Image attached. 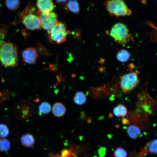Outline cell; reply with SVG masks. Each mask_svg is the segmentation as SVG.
Segmentation results:
<instances>
[{
    "instance_id": "8fae6325",
    "label": "cell",
    "mask_w": 157,
    "mask_h": 157,
    "mask_svg": "<svg viewBox=\"0 0 157 157\" xmlns=\"http://www.w3.org/2000/svg\"><path fill=\"white\" fill-rule=\"evenodd\" d=\"M20 141L24 146L28 148L32 147L35 143L34 136L29 133H27L22 135L21 137Z\"/></svg>"
},
{
    "instance_id": "e0dca14e",
    "label": "cell",
    "mask_w": 157,
    "mask_h": 157,
    "mask_svg": "<svg viewBox=\"0 0 157 157\" xmlns=\"http://www.w3.org/2000/svg\"><path fill=\"white\" fill-rule=\"evenodd\" d=\"M20 1L18 0H8L5 1V4L6 7L9 10L13 11L17 10L20 6Z\"/></svg>"
},
{
    "instance_id": "7402d4cb",
    "label": "cell",
    "mask_w": 157,
    "mask_h": 157,
    "mask_svg": "<svg viewBox=\"0 0 157 157\" xmlns=\"http://www.w3.org/2000/svg\"><path fill=\"white\" fill-rule=\"evenodd\" d=\"M114 157H127V154L126 151L121 147H117L114 153Z\"/></svg>"
},
{
    "instance_id": "9a60e30c",
    "label": "cell",
    "mask_w": 157,
    "mask_h": 157,
    "mask_svg": "<svg viewBox=\"0 0 157 157\" xmlns=\"http://www.w3.org/2000/svg\"><path fill=\"white\" fill-rule=\"evenodd\" d=\"M73 100L76 104L82 105L85 103L86 97L84 93L82 92L78 91L75 94Z\"/></svg>"
},
{
    "instance_id": "4fadbf2b",
    "label": "cell",
    "mask_w": 157,
    "mask_h": 157,
    "mask_svg": "<svg viewBox=\"0 0 157 157\" xmlns=\"http://www.w3.org/2000/svg\"><path fill=\"white\" fill-rule=\"evenodd\" d=\"M68 10L75 14H78L80 10L79 3L76 0L68 1L66 4Z\"/></svg>"
},
{
    "instance_id": "7c38bea8",
    "label": "cell",
    "mask_w": 157,
    "mask_h": 157,
    "mask_svg": "<svg viewBox=\"0 0 157 157\" xmlns=\"http://www.w3.org/2000/svg\"><path fill=\"white\" fill-rule=\"evenodd\" d=\"M127 132L129 136L133 139H136L142 135L140 129L134 125H130L128 126Z\"/></svg>"
},
{
    "instance_id": "6da1fadb",
    "label": "cell",
    "mask_w": 157,
    "mask_h": 157,
    "mask_svg": "<svg viewBox=\"0 0 157 157\" xmlns=\"http://www.w3.org/2000/svg\"><path fill=\"white\" fill-rule=\"evenodd\" d=\"M0 63L5 67H15L18 65L17 47L13 43L4 41L0 45Z\"/></svg>"
},
{
    "instance_id": "44dd1931",
    "label": "cell",
    "mask_w": 157,
    "mask_h": 157,
    "mask_svg": "<svg viewBox=\"0 0 157 157\" xmlns=\"http://www.w3.org/2000/svg\"><path fill=\"white\" fill-rule=\"evenodd\" d=\"M149 151L151 153L157 154V139H154L148 142L147 145Z\"/></svg>"
},
{
    "instance_id": "d6986e66",
    "label": "cell",
    "mask_w": 157,
    "mask_h": 157,
    "mask_svg": "<svg viewBox=\"0 0 157 157\" xmlns=\"http://www.w3.org/2000/svg\"><path fill=\"white\" fill-rule=\"evenodd\" d=\"M8 26L5 24H0V45L4 42L3 40L7 35Z\"/></svg>"
},
{
    "instance_id": "2e32d148",
    "label": "cell",
    "mask_w": 157,
    "mask_h": 157,
    "mask_svg": "<svg viewBox=\"0 0 157 157\" xmlns=\"http://www.w3.org/2000/svg\"><path fill=\"white\" fill-rule=\"evenodd\" d=\"M51 110L50 104L46 101L42 102L39 106V111L40 114H48L51 112Z\"/></svg>"
},
{
    "instance_id": "d4e9b609",
    "label": "cell",
    "mask_w": 157,
    "mask_h": 157,
    "mask_svg": "<svg viewBox=\"0 0 157 157\" xmlns=\"http://www.w3.org/2000/svg\"><path fill=\"white\" fill-rule=\"evenodd\" d=\"M106 149L105 148L101 147L99 150V154L100 157H103L105 155Z\"/></svg>"
},
{
    "instance_id": "5bb4252c",
    "label": "cell",
    "mask_w": 157,
    "mask_h": 157,
    "mask_svg": "<svg viewBox=\"0 0 157 157\" xmlns=\"http://www.w3.org/2000/svg\"><path fill=\"white\" fill-rule=\"evenodd\" d=\"M130 58V54L126 50L123 49L119 50L116 54L117 59L121 63L127 61Z\"/></svg>"
},
{
    "instance_id": "cb8c5ba5",
    "label": "cell",
    "mask_w": 157,
    "mask_h": 157,
    "mask_svg": "<svg viewBox=\"0 0 157 157\" xmlns=\"http://www.w3.org/2000/svg\"><path fill=\"white\" fill-rule=\"evenodd\" d=\"M113 111L114 115L116 117H121V110L118 105L114 108Z\"/></svg>"
},
{
    "instance_id": "30bf717a",
    "label": "cell",
    "mask_w": 157,
    "mask_h": 157,
    "mask_svg": "<svg viewBox=\"0 0 157 157\" xmlns=\"http://www.w3.org/2000/svg\"><path fill=\"white\" fill-rule=\"evenodd\" d=\"M52 111L53 115L58 118H60L65 114L66 109L65 105L60 102H56L53 105Z\"/></svg>"
},
{
    "instance_id": "7a4b0ae2",
    "label": "cell",
    "mask_w": 157,
    "mask_h": 157,
    "mask_svg": "<svg viewBox=\"0 0 157 157\" xmlns=\"http://www.w3.org/2000/svg\"><path fill=\"white\" fill-rule=\"evenodd\" d=\"M35 10L34 7L28 4L25 9L18 14L21 22L30 30H38L42 28L38 16L36 13H34Z\"/></svg>"
},
{
    "instance_id": "4316f807",
    "label": "cell",
    "mask_w": 157,
    "mask_h": 157,
    "mask_svg": "<svg viewBox=\"0 0 157 157\" xmlns=\"http://www.w3.org/2000/svg\"><path fill=\"white\" fill-rule=\"evenodd\" d=\"M122 123L124 124H129V122L128 120L126 118L123 119L122 120Z\"/></svg>"
},
{
    "instance_id": "5b68a950",
    "label": "cell",
    "mask_w": 157,
    "mask_h": 157,
    "mask_svg": "<svg viewBox=\"0 0 157 157\" xmlns=\"http://www.w3.org/2000/svg\"><path fill=\"white\" fill-rule=\"evenodd\" d=\"M139 72L133 71L124 74L120 77V85L123 92L126 93L135 88L140 82Z\"/></svg>"
},
{
    "instance_id": "ffe728a7",
    "label": "cell",
    "mask_w": 157,
    "mask_h": 157,
    "mask_svg": "<svg viewBox=\"0 0 157 157\" xmlns=\"http://www.w3.org/2000/svg\"><path fill=\"white\" fill-rule=\"evenodd\" d=\"M9 130L8 126L3 123L0 124V138H5L9 134Z\"/></svg>"
},
{
    "instance_id": "ba28073f",
    "label": "cell",
    "mask_w": 157,
    "mask_h": 157,
    "mask_svg": "<svg viewBox=\"0 0 157 157\" xmlns=\"http://www.w3.org/2000/svg\"><path fill=\"white\" fill-rule=\"evenodd\" d=\"M21 55L23 61L28 64H34L39 56L38 53L35 47H28L21 52Z\"/></svg>"
},
{
    "instance_id": "277c9868",
    "label": "cell",
    "mask_w": 157,
    "mask_h": 157,
    "mask_svg": "<svg viewBox=\"0 0 157 157\" xmlns=\"http://www.w3.org/2000/svg\"><path fill=\"white\" fill-rule=\"evenodd\" d=\"M104 5L107 11L112 16H123L130 15L132 13L123 0L108 1L104 3Z\"/></svg>"
},
{
    "instance_id": "603a6c76",
    "label": "cell",
    "mask_w": 157,
    "mask_h": 157,
    "mask_svg": "<svg viewBox=\"0 0 157 157\" xmlns=\"http://www.w3.org/2000/svg\"><path fill=\"white\" fill-rule=\"evenodd\" d=\"M118 105L120 109L121 117L125 116L127 112L126 107L124 105L122 104H119Z\"/></svg>"
},
{
    "instance_id": "ac0fdd59",
    "label": "cell",
    "mask_w": 157,
    "mask_h": 157,
    "mask_svg": "<svg viewBox=\"0 0 157 157\" xmlns=\"http://www.w3.org/2000/svg\"><path fill=\"white\" fill-rule=\"evenodd\" d=\"M10 147V144L8 140L5 138H0V151H8Z\"/></svg>"
},
{
    "instance_id": "3957f363",
    "label": "cell",
    "mask_w": 157,
    "mask_h": 157,
    "mask_svg": "<svg viewBox=\"0 0 157 157\" xmlns=\"http://www.w3.org/2000/svg\"><path fill=\"white\" fill-rule=\"evenodd\" d=\"M70 33L65 23L58 21L50 30L48 31V39L51 43L61 44L66 40Z\"/></svg>"
},
{
    "instance_id": "484cf974",
    "label": "cell",
    "mask_w": 157,
    "mask_h": 157,
    "mask_svg": "<svg viewBox=\"0 0 157 157\" xmlns=\"http://www.w3.org/2000/svg\"><path fill=\"white\" fill-rule=\"evenodd\" d=\"M57 2L61 4L65 5L66 4L68 1L67 0H57Z\"/></svg>"
},
{
    "instance_id": "8992f818",
    "label": "cell",
    "mask_w": 157,
    "mask_h": 157,
    "mask_svg": "<svg viewBox=\"0 0 157 157\" xmlns=\"http://www.w3.org/2000/svg\"><path fill=\"white\" fill-rule=\"evenodd\" d=\"M110 35L115 41L123 44L127 43L130 37L127 27L121 23H116L112 26Z\"/></svg>"
},
{
    "instance_id": "9c48e42d",
    "label": "cell",
    "mask_w": 157,
    "mask_h": 157,
    "mask_svg": "<svg viewBox=\"0 0 157 157\" xmlns=\"http://www.w3.org/2000/svg\"><path fill=\"white\" fill-rule=\"evenodd\" d=\"M36 5L38 10L44 13L51 12L54 8L53 1L51 0H38Z\"/></svg>"
},
{
    "instance_id": "52a82bcc",
    "label": "cell",
    "mask_w": 157,
    "mask_h": 157,
    "mask_svg": "<svg viewBox=\"0 0 157 157\" xmlns=\"http://www.w3.org/2000/svg\"><path fill=\"white\" fill-rule=\"evenodd\" d=\"M36 14L40 19L42 28L48 31L50 30L58 21L57 15L54 12L44 13L38 10Z\"/></svg>"
}]
</instances>
